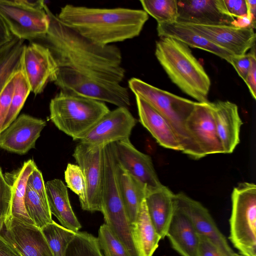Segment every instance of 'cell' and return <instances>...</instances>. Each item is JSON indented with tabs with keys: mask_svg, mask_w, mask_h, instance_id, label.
Returning a JSON list of instances; mask_svg holds the SVG:
<instances>
[{
	"mask_svg": "<svg viewBox=\"0 0 256 256\" xmlns=\"http://www.w3.org/2000/svg\"><path fill=\"white\" fill-rule=\"evenodd\" d=\"M44 8L49 28L46 34L38 40L50 50L59 68L102 80L119 84L122 81L126 70L118 47L94 43L62 24L46 4Z\"/></svg>",
	"mask_w": 256,
	"mask_h": 256,
	"instance_id": "1",
	"label": "cell"
},
{
	"mask_svg": "<svg viewBox=\"0 0 256 256\" xmlns=\"http://www.w3.org/2000/svg\"><path fill=\"white\" fill-rule=\"evenodd\" d=\"M64 25L102 46L138 36L148 19L144 10L88 8L68 4L56 15Z\"/></svg>",
	"mask_w": 256,
	"mask_h": 256,
	"instance_id": "2",
	"label": "cell"
},
{
	"mask_svg": "<svg viewBox=\"0 0 256 256\" xmlns=\"http://www.w3.org/2000/svg\"><path fill=\"white\" fill-rule=\"evenodd\" d=\"M155 56L172 82L199 102L208 100L211 82L189 46L172 38L156 42Z\"/></svg>",
	"mask_w": 256,
	"mask_h": 256,
	"instance_id": "3",
	"label": "cell"
},
{
	"mask_svg": "<svg viewBox=\"0 0 256 256\" xmlns=\"http://www.w3.org/2000/svg\"><path fill=\"white\" fill-rule=\"evenodd\" d=\"M128 84L135 96L144 100L166 120L176 136L181 152L195 160L202 158L186 128V120L196 102L160 89L138 78H132Z\"/></svg>",
	"mask_w": 256,
	"mask_h": 256,
	"instance_id": "4",
	"label": "cell"
},
{
	"mask_svg": "<svg viewBox=\"0 0 256 256\" xmlns=\"http://www.w3.org/2000/svg\"><path fill=\"white\" fill-rule=\"evenodd\" d=\"M50 118L73 140L81 138L110 110L104 102L62 91L50 103Z\"/></svg>",
	"mask_w": 256,
	"mask_h": 256,
	"instance_id": "5",
	"label": "cell"
},
{
	"mask_svg": "<svg viewBox=\"0 0 256 256\" xmlns=\"http://www.w3.org/2000/svg\"><path fill=\"white\" fill-rule=\"evenodd\" d=\"M229 238L242 256H256V186L240 183L231 195Z\"/></svg>",
	"mask_w": 256,
	"mask_h": 256,
	"instance_id": "6",
	"label": "cell"
},
{
	"mask_svg": "<svg viewBox=\"0 0 256 256\" xmlns=\"http://www.w3.org/2000/svg\"><path fill=\"white\" fill-rule=\"evenodd\" d=\"M44 0H0V16L13 36L33 41L44 37L49 18Z\"/></svg>",
	"mask_w": 256,
	"mask_h": 256,
	"instance_id": "7",
	"label": "cell"
},
{
	"mask_svg": "<svg viewBox=\"0 0 256 256\" xmlns=\"http://www.w3.org/2000/svg\"><path fill=\"white\" fill-rule=\"evenodd\" d=\"M54 84L60 91L128 108V90L119 83L98 80L68 68H59Z\"/></svg>",
	"mask_w": 256,
	"mask_h": 256,
	"instance_id": "8",
	"label": "cell"
},
{
	"mask_svg": "<svg viewBox=\"0 0 256 256\" xmlns=\"http://www.w3.org/2000/svg\"><path fill=\"white\" fill-rule=\"evenodd\" d=\"M104 147L79 142L74 150L72 156L82 170L85 182L84 198L80 202L84 210L101 212Z\"/></svg>",
	"mask_w": 256,
	"mask_h": 256,
	"instance_id": "9",
	"label": "cell"
},
{
	"mask_svg": "<svg viewBox=\"0 0 256 256\" xmlns=\"http://www.w3.org/2000/svg\"><path fill=\"white\" fill-rule=\"evenodd\" d=\"M58 70V64L46 46L34 41L25 45L22 71L31 92L36 95L42 92L49 82H54Z\"/></svg>",
	"mask_w": 256,
	"mask_h": 256,
	"instance_id": "10",
	"label": "cell"
},
{
	"mask_svg": "<svg viewBox=\"0 0 256 256\" xmlns=\"http://www.w3.org/2000/svg\"><path fill=\"white\" fill-rule=\"evenodd\" d=\"M136 122L128 108L118 107L104 115L81 138L80 142L104 147L129 140Z\"/></svg>",
	"mask_w": 256,
	"mask_h": 256,
	"instance_id": "11",
	"label": "cell"
},
{
	"mask_svg": "<svg viewBox=\"0 0 256 256\" xmlns=\"http://www.w3.org/2000/svg\"><path fill=\"white\" fill-rule=\"evenodd\" d=\"M175 201L176 206L190 218L199 236L209 240L225 256H238L208 209L201 203L183 192L175 194Z\"/></svg>",
	"mask_w": 256,
	"mask_h": 256,
	"instance_id": "12",
	"label": "cell"
},
{
	"mask_svg": "<svg viewBox=\"0 0 256 256\" xmlns=\"http://www.w3.org/2000/svg\"><path fill=\"white\" fill-rule=\"evenodd\" d=\"M182 24L233 56L245 54L256 45V34L252 28H240L232 25Z\"/></svg>",
	"mask_w": 256,
	"mask_h": 256,
	"instance_id": "13",
	"label": "cell"
},
{
	"mask_svg": "<svg viewBox=\"0 0 256 256\" xmlns=\"http://www.w3.org/2000/svg\"><path fill=\"white\" fill-rule=\"evenodd\" d=\"M186 128L202 157L224 154L216 132L210 102H196L186 120Z\"/></svg>",
	"mask_w": 256,
	"mask_h": 256,
	"instance_id": "14",
	"label": "cell"
},
{
	"mask_svg": "<svg viewBox=\"0 0 256 256\" xmlns=\"http://www.w3.org/2000/svg\"><path fill=\"white\" fill-rule=\"evenodd\" d=\"M177 2L176 22L180 24L232 25L234 20L228 13L224 0H177Z\"/></svg>",
	"mask_w": 256,
	"mask_h": 256,
	"instance_id": "15",
	"label": "cell"
},
{
	"mask_svg": "<svg viewBox=\"0 0 256 256\" xmlns=\"http://www.w3.org/2000/svg\"><path fill=\"white\" fill-rule=\"evenodd\" d=\"M46 124V122L42 119L22 114L0 133V148L11 152L24 154L35 148Z\"/></svg>",
	"mask_w": 256,
	"mask_h": 256,
	"instance_id": "16",
	"label": "cell"
},
{
	"mask_svg": "<svg viewBox=\"0 0 256 256\" xmlns=\"http://www.w3.org/2000/svg\"><path fill=\"white\" fill-rule=\"evenodd\" d=\"M113 150L117 163L144 184L147 190L158 188L162 185L151 157L137 150L130 139L114 142Z\"/></svg>",
	"mask_w": 256,
	"mask_h": 256,
	"instance_id": "17",
	"label": "cell"
},
{
	"mask_svg": "<svg viewBox=\"0 0 256 256\" xmlns=\"http://www.w3.org/2000/svg\"><path fill=\"white\" fill-rule=\"evenodd\" d=\"M4 236L22 256H54L40 228L12 217Z\"/></svg>",
	"mask_w": 256,
	"mask_h": 256,
	"instance_id": "18",
	"label": "cell"
},
{
	"mask_svg": "<svg viewBox=\"0 0 256 256\" xmlns=\"http://www.w3.org/2000/svg\"><path fill=\"white\" fill-rule=\"evenodd\" d=\"M216 132L224 154L232 153L240 142L243 124L237 105L231 102H210Z\"/></svg>",
	"mask_w": 256,
	"mask_h": 256,
	"instance_id": "19",
	"label": "cell"
},
{
	"mask_svg": "<svg viewBox=\"0 0 256 256\" xmlns=\"http://www.w3.org/2000/svg\"><path fill=\"white\" fill-rule=\"evenodd\" d=\"M145 202L148 212L158 234L164 239L175 210V194L168 187L147 190Z\"/></svg>",
	"mask_w": 256,
	"mask_h": 256,
	"instance_id": "20",
	"label": "cell"
},
{
	"mask_svg": "<svg viewBox=\"0 0 256 256\" xmlns=\"http://www.w3.org/2000/svg\"><path fill=\"white\" fill-rule=\"evenodd\" d=\"M166 236L182 256H198L200 236L190 218L176 206Z\"/></svg>",
	"mask_w": 256,
	"mask_h": 256,
	"instance_id": "21",
	"label": "cell"
},
{
	"mask_svg": "<svg viewBox=\"0 0 256 256\" xmlns=\"http://www.w3.org/2000/svg\"><path fill=\"white\" fill-rule=\"evenodd\" d=\"M140 122L162 146L181 151L176 136L166 120L153 107L136 96Z\"/></svg>",
	"mask_w": 256,
	"mask_h": 256,
	"instance_id": "22",
	"label": "cell"
},
{
	"mask_svg": "<svg viewBox=\"0 0 256 256\" xmlns=\"http://www.w3.org/2000/svg\"><path fill=\"white\" fill-rule=\"evenodd\" d=\"M45 184L52 214L64 227L76 232H78L82 226L72 209L66 186L57 178L48 180Z\"/></svg>",
	"mask_w": 256,
	"mask_h": 256,
	"instance_id": "23",
	"label": "cell"
},
{
	"mask_svg": "<svg viewBox=\"0 0 256 256\" xmlns=\"http://www.w3.org/2000/svg\"><path fill=\"white\" fill-rule=\"evenodd\" d=\"M156 30L160 38L175 39L188 46L206 50L226 60L228 63L233 55L226 50L216 45L200 34L177 22L157 24Z\"/></svg>",
	"mask_w": 256,
	"mask_h": 256,
	"instance_id": "24",
	"label": "cell"
},
{
	"mask_svg": "<svg viewBox=\"0 0 256 256\" xmlns=\"http://www.w3.org/2000/svg\"><path fill=\"white\" fill-rule=\"evenodd\" d=\"M116 172L121 198L132 226L134 224L140 205L145 199L147 188L144 184L119 165L116 161Z\"/></svg>",
	"mask_w": 256,
	"mask_h": 256,
	"instance_id": "25",
	"label": "cell"
},
{
	"mask_svg": "<svg viewBox=\"0 0 256 256\" xmlns=\"http://www.w3.org/2000/svg\"><path fill=\"white\" fill-rule=\"evenodd\" d=\"M36 168L34 160L30 159L24 162L18 169L4 174L12 190V217L30 224H34L26 208L25 194L28 177Z\"/></svg>",
	"mask_w": 256,
	"mask_h": 256,
	"instance_id": "26",
	"label": "cell"
},
{
	"mask_svg": "<svg viewBox=\"0 0 256 256\" xmlns=\"http://www.w3.org/2000/svg\"><path fill=\"white\" fill-rule=\"evenodd\" d=\"M131 227L139 256H152L161 238L150 218L145 199L140 205L136 222Z\"/></svg>",
	"mask_w": 256,
	"mask_h": 256,
	"instance_id": "27",
	"label": "cell"
},
{
	"mask_svg": "<svg viewBox=\"0 0 256 256\" xmlns=\"http://www.w3.org/2000/svg\"><path fill=\"white\" fill-rule=\"evenodd\" d=\"M24 40L13 36L0 47V94L18 71L22 70V60L25 46Z\"/></svg>",
	"mask_w": 256,
	"mask_h": 256,
	"instance_id": "28",
	"label": "cell"
},
{
	"mask_svg": "<svg viewBox=\"0 0 256 256\" xmlns=\"http://www.w3.org/2000/svg\"><path fill=\"white\" fill-rule=\"evenodd\" d=\"M54 256H66V251L76 232L60 225L54 220L42 229Z\"/></svg>",
	"mask_w": 256,
	"mask_h": 256,
	"instance_id": "29",
	"label": "cell"
},
{
	"mask_svg": "<svg viewBox=\"0 0 256 256\" xmlns=\"http://www.w3.org/2000/svg\"><path fill=\"white\" fill-rule=\"evenodd\" d=\"M14 86L10 108L2 132L18 117L30 91V86L22 72L19 70L14 76Z\"/></svg>",
	"mask_w": 256,
	"mask_h": 256,
	"instance_id": "30",
	"label": "cell"
},
{
	"mask_svg": "<svg viewBox=\"0 0 256 256\" xmlns=\"http://www.w3.org/2000/svg\"><path fill=\"white\" fill-rule=\"evenodd\" d=\"M25 206L30 218L34 224L38 228L42 229L52 222L49 206L42 202L28 184L25 194Z\"/></svg>",
	"mask_w": 256,
	"mask_h": 256,
	"instance_id": "31",
	"label": "cell"
},
{
	"mask_svg": "<svg viewBox=\"0 0 256 256\" xmlns=\"http://www.w3.org/2000/svg\"><path fill=\"white\" fill-rule=\"evenodd\" d=\"M140 2L144 10L153 17L158 24L176 22L177 0H141Z\"/></svg>",
	"mask_w": 256,
	"mask_h": 256,
	"instance_id": "32",
	"label": "cell"
},
{
	"mask_svg": "<svg viewBox=\"0 0 256 256\" xmlns=\"http://www.w3.org/2000/svg\"><path fill=\"white\" fill-rule=\"evenodd\" d=\"M66 256H104L97 238L86 232H78L70 244Z\"/></svg>",
	"mask_w": 256,
	"mask_h": 256,
	"instance_id": "33",
	"label": "cell"
},
{
	"mask_svg": "<svg viewBox=\"0 0 256 256\" xmlns=\"http://www.w3.org/2000/svg\"><path fill=\"white\" fill-rule=\"evenodd\" d=\"M97 238L104 256H130L124 245L106 224L100 226Z\"/></svg>",
	"mask_w": 256,
	"mask_h": 256,
	"instance_id": "34",
	"label": "cell"
},
{
	"mask_svg": "<svg viewBox=\"0 0 256 256\" xmlns=\"http://www.w3.org/2000/svg\"><path fill=\"white\" fill-rule=\"evenodd\" d=\"M64 179L67 186L78 196L80 202L85 193V182L83 173L78 164H68L64 171Z\"/></svg>",
	"mask_w": 256,
	"mask_h": 256,
	"instance_id": "35",
	"label": "cell"
},
{
	"mask_svg": "<svg viewBox=\"0 0 256 256\" xmlns=\"http://www.w3.org/2000/svg\"><path fill=\"white\" fill-rule=\"evenodd\" d=\"M12 190L0 166V218L4 224L12 217Z\"/></svg>",
	"mask_w": 256,
	"mask_h": 256,
	"instance_id": "36",
	"label": "cell"
},
{
	"mask_svg": "<svg viewBox=\"0 0 256 256\" xmlns=\"http://www.w3.org/2000/svg\"><path fill=\"white\" fill-rule=\"evenodd\" d=\"M14 76L0 94V133L10 108L14 86Z\"/></svg>",
	"mask_w": 256,
	"mask_h": 256,
	"instance_id": "37",
	"label": "cell"
},
{
	"mask_svg": "<svg viewBox=\"0 0 256 256\" xmlns=\"http://www.w3.org/2000/svg\"><path fill=\"white\" fill-rule=\"evenodd\" d=\"M27 184L36 193L42 202L48 206L46 184L42 173L38 168H36L30 175Z\"/></svg>",
	"mask_w": 256,
	"mask_h": 256,
	"instance_id": "38",
	"label": "cell"
},
{
	"mask_svg": "<svg viewBox=\"0 0 256 256\" xmlns=\"http://www.w3.org/2000/svg\"><path fill=\"white\" fill-rule=\"evenodd\" d=\"M250 56V66L244 80L252 97L256 98V45L251 48L248 53Z\"/></svg>",
	"mask_w": 256,
	"mask_h": 256,
	"instance_id": "39",
	"label": "cell"
},
{
	"mask_svg": "<svg viewBox=\"0 0 256 256\" xmlns=\"http://www.w3.org/2000/svg\"><path fill=\"white\" fill-rule=\"evenodd\" d=\"M230 64L233 66L238 76L244 81L250 66L248 54L242 56H232Z\"/></svg>",
	"mask_w": 256,
	"mask_h": 256,
	"instance_id": "40",
	"label": "cell"
},
{
	"mask_svg": "<svg viewBox=\"0 0 256 256\" xmlns=\"http://www.w3.org/2000/svg\"><path fill=\"white\" fill-rule=\"evenodd\" d=\"M230 14L234 18L247 14L246 0H224Z\"/></svg>",
	"mask_w": 256,
	"mask_h": 256,
	"instance_id": "41",
	"label": "cell"
},
{
	"mask_svg": "<svg viewBox=\"0 0 256 256\" xmlns=\"http://www.w3.org/2000/svg\"><path fill=\"white\" fill-rule=\"evenodd\" d=\"M198 256H225L209 240L200 236Z\"/></svg>",
	"mask_w": 256,
	"mask_h": 256,
	"instance_id": "42",
	"label": "cell"
},
{
	"mask_svg": "<svg viewBox=\"0 0 256 256\" xmlns=\"http://www.w3.org/2000/svg\"><path fill=\"white\" fill-rule=\"evenodd\" d=\"M0 256H22L15 246L0 234Z\"/></svg>",
	"mask_w": 256,
	"mask_h": 256,
	"instance_id": "43",
	"label": "cell"
},
{
	"mask_svg": "<svg viewBox=\"0 0 256 256\" xmlns=\"http://www.w3.org/2000/svg\"><path fill=\"white\" fill-rule=\"evenodd\" d=\"M232 25L240 28H256V24L254 23L247 15L234 18Z\"/></svg>",
	"mask_w": 256,
	"mask_h": 256,
	"instance_id": "44",
	"label": "cell"
},
{
	"mask_svg": "<svg viewBox=\"0 0 256 256\" xmlns=\"http://www.w3.org/2000/svg\"><path fill=\"white\" fill-rule=\"evenodd\" d=\"M13 36L0 16V47L10 42Z\"/></svg>",
	"mask_w": 256,
	"mask_h": 256,
	"instance_id": "45",
	"label": "cell"
},
{
	"mask_svg": "<svg viewBox=\"0 0 256 256\" xmlns=\"http://www.w3.org/2000/svg\"><path fill=\"white\" fill-rule=\"evenodd\" d=\"M247 7V15L256 24V0H246Z\"/></svg>",
	"mask_w": 256,
	"mask_h": 256,
	"instance_id": "46",
	"label": "cell"
},
{
	"mask_svg": "<svg viewBox=\"0 0 256 256\" xmlns=\"http://www.w3.org/2000/svg\"><path fill=\"white\" fill-rule=\"evenodd\" d=\"M5 231L4 222L0 218V234L4 236Z\"/></svg>",
	"mask_w": 256,
	"mask_h": 256,
	"instance_id": "47",
	"label": "cell"
},
{
	"mask_svg": "<svg viewBox=\"0 0 256 256\" xmlns=\"http://www.w3.org/2000/svg\"><path fill=\"white\" fill-rule=\"evenodd\" d=\"M238 256H242L240 255V254H238Z\"/></svg>",
	"mask_w": 256,
	"mask_h": 256,
	"instance_id": "48",
	"label": "cell"
}]
</instances>
